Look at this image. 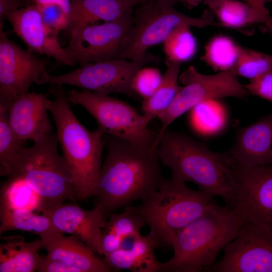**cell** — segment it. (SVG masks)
<instances>
[{
	"mask_svg": "<svg viewBox=\"0 0 272 272\" xmlns=\"http://www.w3.org/2000/svg\"><path fill=\"white\" fill-rule=\"evenodd\" d=\"M107 154L96 185L95 206L107 216L146 200L165 180L157 149L106 134Z\"/></svg>",
	"mask_w": 272,
	"mask_h": 272,
	"instance_id": "6da1fadb",
	"label": "cell"
},
{
	"mask_svg": "<svg viewBox=\"0 0 272 272\" xmlns=\"http://www.w3.org/2000/svg\"><path fill=\"white\" fill-rule=\"evenodd\" d=\"M157 153L161 163L171 170L172 178L192 182L232 207L236 183L229 153L214 152L189 135L168 129L160 138Z\"/></svg>",
	"mask_w": 272,
	"mask_h": 272,
	"instance_id": "7a4b0ae2",
	"label": "cell"
},
{
	"mask_svg": "<svg viewBox=\"0 0 272 272\" xmlns=\"http://www.w3.org/2000/svg\"><path fill=\"white\" fill-rule=\"evenodd\" d=\"M48 91L54 96L47 108L56 126L58 143L73 179L77 198L95 196L101 169L104 135L97 128L89 130L77 118L61 85L51 84Z\"/></svg>",
	"mask_w": 272,
	"mask_h": 272,
	"instance_id": "3957f363",
	"label": "cell"
},
{
	"mask_svg": "<svg viewBox=\"0 0 272 272\" xmlns=\"http://www.w3.org/2000/svg\"><path fill=\"white\" fill-rule=\"evenodd\" d=\"M242 224L232 208L213 203L176 235L171 245L174 254L162 262L161 271H205L236 237Z\"/></svg>",
	"mask_w": 272,
	"mask_h": 272,
	"instance_id": "277c9868",
	"label": "cell"
},
{
	"mask_svg": "<svg viewBox=\"0 0 272 272\" xmlns=\"http://www.w3.org/2000/svg\"><path fill=\"white\" fill-rule=\"evenodd\" d=\"M214 197L171 177L166 178L159 188L140 205L127 207L143 219L158 246H171L182 229L215 203Z\"/></svg>",
	"mask_w": 272,
	"mask_h": 272,
	"instance_id": "5b68a950",
	"label": "cell"
},
{
	"mask_svg": "<svg viewBox=\"0 0 272 272\" xmlns=\"http://www.w3.org/2000/svg\"><path fill=\"white\" fill-rule=\"evenodd\" d=\"M56 134L50 133L26 148L13 175L23 179L39 195L42 208L77 198L72 174L58 152ZM9 177V176H8Z\"/></svg>",
	"mask_w": 272,
	"mask_h": 272,
	"instance_id": "8992f818",
	"label": "cell"
},
{
	"mask_svg": "<svg viewBox=\"0 0 272 272\" xmlns=\"http://www.w3.org/2000/svg\"><path fill=\"white\" fill-rule=\"evenodd\" d=\"M176 0H154L139 5L133 14V24L124 40L119 58L134 61L144 59L151 47L160 43L183 25L202 28L222 27L206 9L200 17L183 14L174 8Z\"/></svg>",
	"mask_w": 272,
	"mask_h": 272,
	"instance_id": "52a82bcc",
	"label": "cell"
},
{
	"mask_svg": "<svg viewBox=\"0 0 272 272\" xmlns=\"http://www.w3.org/2000/svg\"><path fill=\"white\" fill-rule=\"evenodd\" d=\"M67 96L70 103L81 105L93 116L104 134L153 147L158 131L149 128L144 116L128 103L87 90L73 89Z\"/></svg>",
	"mask_w": 272,
	"mask_h": 272,
	"instance_id": "ba28073f",
	"label": "cell"
},
{
	"mask_svg": "<svg viewBox=\"0 0 272 272\" xmlns=\"http://www.w3.org/2000/svg\"><path fill=\"white\" fill-rule=\"evenodd\" d=\"M231 70L207 75L199 73L194 66H189L179 76L183 85L168 107L159 116L161 126L153 144L157 148L159 140L168 126L177 118L197 104L212 99L228 97L245 98L250 93Z\"/></svg>",
	"mask_w": 272,
	"mask_h": 272,
	"instance_id": "9c48e42d",
	"label": "cell"
},
{
	"mask_svg": "<svg viewBox=\"0 0 272 272\" xmlns=\"http://www.w3.org/2000/svg\"><path fill=\"white\" fill-rule=\"evenodd\" d=\"M158 60L148 53L139 61L118 58L88 63L64 74L49 75L47 83L73 85L102 95L122 93L141 100L133 88L134 77L145 66Z\"/></svg>",
	"mask_w": 272,
	"mask_h": 272,
	"instance_id": "30bf717a",
	"label": "cell"
},
{
	"mask_svg": "<svg viewBox=\"0 0 272 272\" xmlns=\"http://www.w3.org/2000/svg\"><path fill=\"white\" fill-rule=\"evenodd\" d=\"M46 62L9 39L0 29V107L9 109L17 97L28 93L30 86L47 83Z\"/></svg>",
	"mask_w": 272,
	"mask_h": 272,
	"instance_id": "8fae6325",
	"label": "cell"
},
{
	"mask_svg": "<svg viewBox=\"0 0 272 272\" xmlns=\"http://www.w3.org/2000/svg\"><path fill=\"white\" fill-rule=\"evenodd\" d=\"M232 168L236 183L232 208L242 223L272 229V163L246 167L233 159Z\"/></svg>",
	"mask_w": 272,
	"mask_h": 272,
	"instance_id": "7c38bea8",
	"label": "cell"
},
{
	"mask_svg": "<svg viewBox=\"0 0 272 272\" xmlns=\"http://www.w3.org/2000/svg\"><path fill=\"white\" fill-rule=\"evenodd\" d=\"M133 20L131 13L112 21L84 26L70 34L64 49L70 58L80 66L118 59Z\"/></svg>",
	"mask_w": 272,
	"mask_h": 272,
	"instance_id": "4fadbf2b",
	"label": "cell"
},
{
	"mask_svg": "<svg viewBox=\"0 0 272 272\" xmlns=\"http://www.w3.org/2000/svg\"><path fill=\"white\" fill-rule=\"evenodd\" d=\"M222 258L206 271L272 272V229L242 223L236 237L223 249Z\"/></svg>",
	"mask_w": 272,
	"mask_h": 272,
	"instance_id": "5bb4252c",
	"label": "cell"
},
{
	"mask_svg": "<svg viewBox=\"0 0 272 272\" xmlns=\"http://www.w3.org/2000/svg\"><path fill=\"white\" fill-rule=\"evenodd\" d=\"M54 227L63 233L80 239L94 252L102 255L103 229L107 225L106 216L99 208L84 209L75 203H61L42 209Z\"/></svg>",
	"mask_w": 272,
	"mask_h": 272,
	"instance_id": "9a60e30c",
	"label": "cell"
},
{
	"mask_svg": "<svg viewBox=\"0 0 272 272\" xmlns=\"http://www.w3.org/2000/svg\"><path fill=\"white\" fill-rule=\"evenodd\" d=\"M6 19L29 51L52 57L66 65H76L64 48L61 46L58 35L52 32L43 23L37 6L32 4L12 12Z\"/></svg>",
	"mask_w": 272,
	"mask_h": 272,
	"instance_id": "2e32d148",
	"label": "cell"
},
{
	"mask_svg": "<svg viewBox=\"0 0 272 272\" xmlns=\"http://www.w3.org/2000/svg\"><path fill=\"white\" fill-rule=\"evenodd\" d=\"M49 94L48 92L45 94L28 92L13 101L8 109V120L19 138L36 142L51 133L47 108Z\"/></svg>",
	"mask_w": 272,
	"mask_h": 272,
	"instance_id": "e0dca14e",
	"label": "cell"
},
{
	"mask_svg": "<svg viewBox=\"0 0 272 272\" xmlns=\"http://www.w3.org/2000/svg\"><path fill=\"white\" fill-rule=\"evenodd\" d=\"M229 154L246 167L272 163V112L253 124L238 129Z\"/></svg>",
	"mask_w": 272,
	"mask_h": 272,
	"instance_id": "ac0fdd59",
	"label": "cell"
},
{
	"mask_svg": "<svg viewBox=\"0 0 272 272\" xmlns=\"http://www.w3.org/2000/svg\"><path fill=\"white\" fill-rule=\"evenodd\" d=\"M47 256L79 269L81 272H111L110 268L91 248L77 237L63 234L40 237Z\"/></svg>",
	"mask_w": 272,
	"mask_h": 272,
	"instance_id": "d6986e66",
	"label": "cell"
},
{
	"mask_svg": "<svg viewBox=\"0 0 272 272\" xmlns=\"http://www.w3.org/2000/svg\"><path fill=\"white\" fill-rule=\"evenodd\" d=\"M134 0H71L69 24L72 32L98 21H112L133 13Z\"/></svg>",
	"mask_w": 272,
	"mask_h": 272,
	"instance_id": "ffe728a7",
	"label": "cell"
},
{
	"mask_svg": "<svg viewBox=\"0 0 272 272\" xmlns=\"http://www.w3.org/2000/svg\"><path fill=\"white\" fill-rule=\"evenodd\" d=\"M157 247V244L153 235L149 232L147 235H141L132 239L129 247L125 248L122 246L104 255L103 260L112 270L161 271L162 262L158 260L154 251Z\"/></svg>",
	"mask_w": 272,
	"mask_h": 272,
	"instance_id": "44dd1931",
	"label": "cell"
},
{
	"mask_svg": "<svg viewBox=\"0 0 272 272\" xmlns=\"http://www.w3.org/2000/svg\"><path fill=\"white\" fill-rule=\"evenodd\" d=\"M0 244V272H33L37 269L42 248L41 239L26 242L19 235L3 236Z\"/></svg>",
	"mask_w": 272,
	"mask_h": 272,
	"instance_id": "7402d4cb",
	"label": "cell"
},
{
	"mask_svg": "<svg viewBox=\"0 0 272 272\" xmlns=\"http://www.w3.org/2000/svg\"><path fill=\"white\" fill-rule=\"evenodd\" d=\"M188 112L189 127L201 137L218 136L225 132L229 123L228 109L219 99L202 101Z\"/></svg>",
	"mask_w": 272,
	"mask_h": 272,
	"instance_id": "603a6c76",
	"label": "cell"
},
{
	"mask_svg": "<svg viewBox=\"0 0 272 272\" xmlns=\"http://www.w3.org/2000/svg\"><path fill=\"white\" fill-rule=\"evenodd\" d=\"M207 5L222 27L239 29L255 23L265 24L266 17L249 4L238 0H206Z\"/></svg>",
	"mask_w": 272,
	"mask_h": 272,
	"instance_id": "cb8c5ba5",
	"label": "cell"
},
{
	"mask_svg": "<svg viewBox=\"0 0 272 272\" xmlns=\"http://www.w3.org/2000/svg\"><path fill=\"white\" fill-rule=\"evenodd\" d=\"M0 235L13 230L28 231L39 237L46 234H63L57 230L50 219L27 209H12L0 206Z\"/></svg>",
	"mask_w": 272,
	"mask_h": 272,
	"instance_id": "d4e9b609",
	"label": "cell"
},
{
	"mask_svg": "<svg viewBox=\"0 0 272 272\" xmlns=\"http://www.w3.org/2000/svg\"><path fill=\"white\" fill-rule=\"evenodd\" d=\"M165 62L167 69L161 84L150 97L143 100V115L149 123L168 107L179 87L178 81L181 63L167 59Z\"/></svg>",
	"mask_w": 272,
	"mask_h": 272,
	"instance_id": "484cf974",
	"label": "cell"
},
{
	"mask_svg": "<svg viewBox=\"0 0 272 272\" xmlns=\"http://www.w3.org/2000/svg\"><path fill=\"white\" fill-rule=\"evenodd\" d=\"M26 140L19 138L11 128L8 111L0 110V175L9 176L14 172L26 148Z\"/></svg>",
	"mask_w": 272,
	"mask_h": 272,
	"instance_id": "4316f807",
	"label": "cell"
},
{
	"mask_svg": "<svg viewBox=\"0 0 272 272\" xmlns=\"http://www.w3.org/2000/svg\"><path fill=\"white\" fill-rule=\"evenodd\" d=\"M241 47L231 38L218 35L206 45L201 59L216 71H228L235 65Z\"/></svg>",
	"mask_w": 272,
	"mask_h": 272,
	"instance_id": "83f0119b",
	"label": "cell"
},
{
	"mask_svg": "<svg viewBox=\"0 0 272 272\" xmlns=\"http://www.w3.org/2000/svg\"><path fill=\"white\" fill-rule=\"evenodd\" d=\"M1 205L40 212L42 203L39 195L23 179L12 175L1 189Z\"/></svg>",
	"mask_w": 272,
	"mask_h": 272,
	"instance_id": "f1b7e54d",
	"label": "cell"
},
{
	"mask_svg": "<svg viewBox=\"0 0 272 272\" xmlns=\"http://www.w3.org/2000/svg\"><path fill=\"white\" fill-rule=\"evenodd\" d=\"M187 25L179 26L164 41L166 59L182 63L191 59L197 49L196 38Z\"/></svg>",
	"mask_w": 272,
	"mask_h": 272,
	"instance_id": "f546056e",
	"label": "cell"
},
{
	"mask_svg": "<svg viewBox=\"0 0 272 272\" xmlns=\"http://www.w3.org/2000/svg\"><path fill=\"white\" fill-rule=\"evenodd\" d=\"M237 76L250 80L272 71V54L241 47L237 61L231 70Z\"/></svg>",
	"mask_w": 272,
	"mask_h": 272,
	"instance_id": "4dcf8cb0",
	"label": "cell"
},
{
	"mask_svg": "<svg viewBox=\"0 0 272 272\" xmlns=\"http://www.w3.org/2000/svg\"><path fill=\"white\" fill-rule=\"evenodd\" d=\"M109 217L103 229L114 234L123 243L128 239H133L141 236V230L146 225L143 219L128 207L122 212L113 213Z\"/></svg>",
	"mask_w": 272,
	"mask_h": 272,
	"instance_id": "1f68e13d",
	"label": "cell"
},
{
	"mask_svg": "<svg viewBox=\"0 0 272 272\" xmlns=\"http://www.w3.org/2000/svg\"><path fill=\"white\" fill-rule=\"evenodd\" d=\"M162 77L160 71L156 69L143 67L134 77L133 89L141 99L146 100L158 88L161 83Z\"/></svg>",
	"mask_w": 272,
	"mask_h": 272,
	"instance_id": "d6a6232c",
	"label": "cell"
},
{
	"mask_svg": "<svg viewBox=\"0 0 272 272\" xmlns=\"http://www.w3.org/2000/svg\"><path fill=\"white\" fill-rule=\"evenodd\" d=\"M38 8L43 23L52 32L58 35L59 31L66 29L69 16L60 7L49 5Z\"/></svg>",
	"mask_w": 272,
	"mask_h": 272,
	"instance_id": "836d02e7",
	"label": "cell"
},
{
	"mask_svg": "<svg viewBox=\"0 0 272 272\" xmlns=\"http://www.w3.org/2000/svg\"><path fill=\"white\" fill-rule=\"evenodd\" d=\"M244 86L250 94L272 102V71L250 80Z\"/></svg>",
	"mask_w": 272,
	"mask_h": 272,
	"instance_id": "e575fe53",
	"label": "cell"
},
{
	"mask_svg": "<svg viewBox=\"0 0 272 272\" xmlns=\"http://www.w3.org/2000/svg\"><path fill=\"white\" fill-rule=\"evenodd\" d=\"M36 270L39 272H81L77 268L51 259L47 256L40 255Z\"/></svg>",
	"mask_w": 272,
	"mask_h": 272,
	"instance_id": "d590c367",
	"label": "cell"
},
{
	"mask_svg": "<svg viewBox=\"0 0 272 272\" xmlns=\"http://www.w3.org/2000/svg\"><path fill=\"white\" fill-rule=\"evenodd\" d=\"M30 0H0V28L10 13L30 5Z\"/></svg>",
	"mask_w": 272,
	"mask_h": 272,
	"instance_id": "8d00e7d4",
	"label": "cell"
},
{
	"mask_svg": "<svg viewBox=\"0 0 272 272\" xmlns=\"http://www.w3.org/2000/svg\"><path fill=\"white\" fill-rule=\"evenodd\" d=\"M32 4L38 7L49 5H55L60 7L66 15L69 16L71 6V0H30Z\"/></svg>",
	"mask_w": 272,
	"mask_h": 272,
	"instance_id": "74e56055",
	"label": "cell"
},
{
	"mask_svg": "<svg viewBox=\"0 0 272 272\" xmlns=\"http://www.w3.org/2000/svg\"><path fill=\"white\" fill-rule=\"evenodd\" d=\"M256 9L257 11L266 17H270L268 10L265 5L261 3L260 0H241Z\"/></svg>",
	"mask_w": 272,
	"mask_h": 272,
	"instance_id": "f35d334b",
	"label": "cell"
},
{
	"mask_svg": "<svg viewBox=\"0 0 272 272\" xmlns=\"http://www.w3.org/2000/svg\"><path fill=\"white\" fill-rule=\"evenodd\" d=\"M206 0H176V1L180 2L186 7L189 9H192L200 4L204 3Z\"/></svg>",
	"mask_w": 272,
	"mask_h": 272,
	"instance_id": "ab89813d",
	"label": "cell"
},
{
	"mask_svg": "<svg viewBox=\"0 0 272 272\" xmlns=\"http://www.w3.org/2000/svg\"><path fill=\"white\" fill-rule=\"evenodd\" d=\"M269 32L272 35V17L270 20L265 24Z\"/></svg>",
	"mask_w": 272,
	"mask_h": 272,
	"instance_id": "60d3db41",
	"label": "cell"
},
{
	"mask_svg": "<svg viewBox=\"0 0 272 272\" xmlns=\"http://www.w3.org/2000/svg\"><path fill=\"white\" fill-rule=\"evenodd\" d=\"M137 5H141L144 4L146 3H147L149 1H154V0H134Z\"/></svg>",
	"mask_w": 272,
	"mask_h": 272,
	"instance_id": "b9f144b4",
	"label": "cell"
},
{
	"mask_svg": "<svg viewBox=\"0 0 272 272\" xmlns=\"http://www.w3.org/2000/svg\"><path fill=\"white\" fill-rule=\"evenodd\" d=\"M262 4L265 5V4L270 2L271 0H260Z\"/></svg>",
	"mask_w": 272,
	"mask_h": 272,
	"instance_id": "7bdbcfd3",
	"label": "cell"
}]
</instances>
